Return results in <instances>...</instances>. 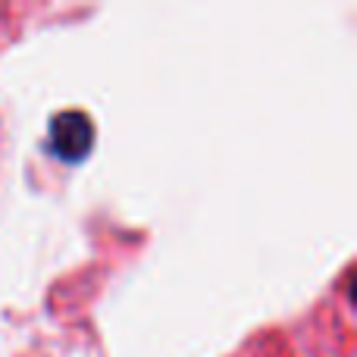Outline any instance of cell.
Here are the masks:
<instances>
[{
    "instance_id": "cell-1",
    "label": "cell",
    "mask_w": 357,
    "mask_h": 357,
    "mask_svg": "<svg viewBox=\"0 0 357 357\" xmlns=\"http://www.w3.org/2000/svg\"><path fill=\"white\" fill-rule=\"evenodd\" d=\"M94 142V126L85 113H60L50 126V144L63 160H82Z\"/></svg>"
}]
</instances>
